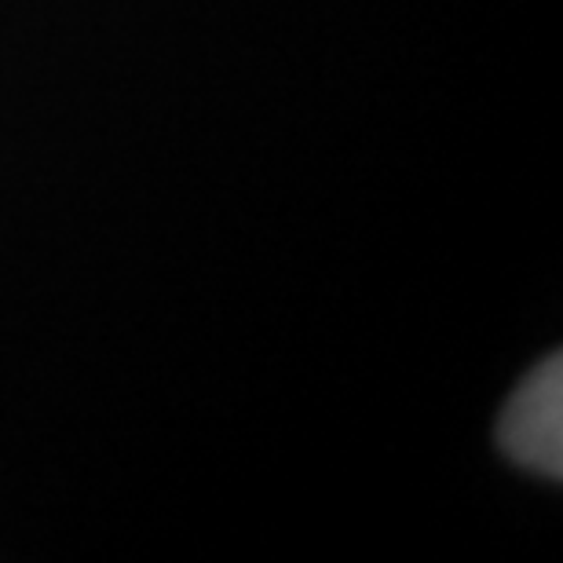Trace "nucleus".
Returning <instances> with one entry per match:
<instances>
[{"label": "nucleus", "mask_w": 563, "mask_h": 563, "mask_svg": "<svg viewBox=\"0 0 563 563\" xmlns=\"http://www.w3.org/2000/svg\"><path fill=\"white\" fill-rule=\"evenodd\" d=\"M498 443L520 468L534 476H563V358L560 352L531 369L512 391L498 421Z\"/></svg>", "instance_id": "1"}]
</instances>
